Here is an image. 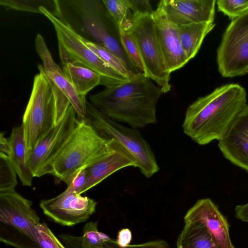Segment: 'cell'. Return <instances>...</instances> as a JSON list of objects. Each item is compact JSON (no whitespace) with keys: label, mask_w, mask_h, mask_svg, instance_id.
<instances>
[{"label":"cell","mask_w":248,"mask_h":248,"mask_svg":"<svg viewBox=\"0 0 248 248\" xmlns=\"http://www.w3.org/2000/svg\"><path fill=\"white\" fill-rule=\"evenodd\" d=\"M17 174L9 157L0 154V192L15 190Z\"/></svg>","instance_id":"obj_28"},{"label":"cell","mask_w":248,"mask_h":248,"mask_svg":"<svg viewBox=\"0 0 248 248\" xmlns=\"http://www.w3.org/2000/svg\"><path fill=\"white\" fill-rule=\"evenodd\" d=\"M103 248H171L168 243L163 240L148 241L136 245H129L125 247H120L115 240L111 239L106 243Z\"/></svg>","instance_id":"obj_32"},{"label":"cell","mask_w":248,"mask_h":248,"mask_svg":"<svg viewBox=\"0 0 248 248\" xmlns=\"http://www.w3.org/2000/svg\"><path fill=\"white\" fill-rule=\"evenodd\" d=\"M55 16L85 40L102 46L133 71L121 45L119 29L103 0H56Z\"/></svg>","instance_id":"obj_3"},{"label":"cell","mask_w":248,"mask_h":248,"mask_svg":"<svg viewBox=\"0 0 248 248\" xmlns=\"http://www.w3.org/2000/svg\"><path fill=\"white\" fill-rule=\"evenodd\" d=\"M218 10L231 20L248 11V0H217Z\"/></svg>","instance_id":"obj_29"},{"label":"cell","mask_w":248,"mask_h":248,"mask_svg":"<svg viewBox=\"0 0 248 248\" xmlns=\"http://www.w3.org/2000/svg\"><path fill=\"white\" fill-rule=\"evenodd\" d=\"M97 203L67 187L57 196L41 200L39 205L44 214L55 222L72 226L88 220L95 211Z\"/></svg>","instance_id":"obj_11"},{"label":"cell","mask_w":248,"mask_h":248,"mask_svg":"<svg viewBox=\"0 0 248 248\" xmlns=\"http://www.w3.org/2000/svg\"><path fill=\"white\" fill-rule=\"evenodd\" d=\"M86 117L101 136L116 140L129 151L144 176L150 178L158 172L159 167L151 147L137 128L122 125L102 114L88 101Z\"/></svg>","instance_id":"obj_7"},{"label":"cell","mask_w":248,"mask_h":248,"mask_svg":"<svg viewBox=\"0 0 248 248\" xmlns=\"http://www.w3.org/2000/svg\"><path fill=\"white\" fill-rule=\"evenodd\" d=\"M185 224L177 238V248H217L204 225L198 222Z\"/></svg>","instance_id":"obj_22"},{"label":"cell","mask_w":248,"mask_h":248,"mask_svg":"<svg viewBox=\"0 0 248 248\" xmlns=\"http://www.w3.org/2000/svg\"><path fill=\"white\" fill-rule=\"evenodd\" d=\"M40 11L55 29L62 64L71 63L95 71L101 77L100 85L105 87L115 86L129 80L103 61L85 44L80 36L47 9L41 7Z\"/></svg>","instance_id":"obj_5"},{"label":"cell","mask_w":248,"mask_h":248,"mask_svg":"<svg viewBox=\"0 0 248 248\" xmlns=\"http://www.w3.org/2000/svg\"><path fill=\"white\" fill-rule=\"evenodd\" d=\"M216 0H161L158 4L168 19L180 26L214 22Z\"/></svg>","instance_id":"obj_17"},{"label":"cell","mask_w":248,"mask_h":248,"mask_svg":"<svg viewBox=\"0 0 248 248\" xmlns=\"http://www.w3.org/2000/svg\"><path fill=\"white\" fill-rule=\"evenodd\" d=\"M119 29L121 45L131 66L136 73H144L142 61L133 37L128 31Z\"/></svg>","instance_id":"obj_27"},{"label":"cell","mask_w":248,"mask_h":248,"mask_svg":"<svg viewBox=\"0 0 248 248\" xmlns=\"http://www.w3.org/2000/svg\"><path fill=\"white\" fill-rule=\"evenodd\" d=\"M36 241L40 248H67L57 239L45 222L36 227Z\"/></svg>","instance_id":"obj_30"},{"label":"cell","mask_w":248,"mask_h":248,"mask_svg":"<svg viewBox=\"0 0 248 248\" xmlns=\"http://www.w3.org/2000/svg\"><path fill=\"white\" fill-rule=\"evenodd\" d=\"M55 87L43 71H39L35 76L21 124L27 157L40 140L55 125Z\"/></svg>","instance_id":"obj_6"},{"label":"cell","mask_w":248,"mask_h":248,"mask_svg":"<svg viewBox=\"0 0 248 248\" xmlns=\"http://www.w3.org/2000/svg\"><path fill=\"white\" fill-rule=\"evenodd\" d=\"M153 17L158 43L166 65L171 73L183 67L189 61L181 45L178 27L168 19L158 4Z\"/></svg>","instance_id":"obj_14"},{"label":"cell","mask_w":248,"mask_h":248,"mask_svg":"<svg viewBox=\"0 0 248 248\" xmlns=\"http://www.w3.org/2000/svg\"><path fill=\"white\" fill-rule=\"evenodd\" d=\"M85 44L112 69L128 79L137 74L119 57L105 47L81 37Z\"/></svg>","instance_id":"obj_24"},{"label":"cell","mask_w":248,"mask_h":248,"mask_svg":"<svg viewBox=\"0 0 248 248\" xmlns=\"http://www.w3.org/2000/svg\"><path fill=\"white\" fill-rule=\"evenodd\" d=\"M132 14V18L145 15H153V9L149 0H125Z\"/></svg>","instance_id":"obj_31"},{"label":"cell","mask_w":248,"mask_h":248,"mask_svg":"<svg viewBox=\"0 0 248 248\" xmlns=\"http://www.w3.org/2000/svg\"><path fill=\"white\" fill-rule=\"evenodd\" d=\"M247 104V92L241 85L220 86L187 108L184 132L201 145L219 141Z\"/></svg>","instance_id":"obj_1"},{"label":"cell","mask_w":248,"mask_h":248,"mask_svg":"<svg viewBox=\"0 0 248 248\" xmlns=\"http://www.w3.org/2000/svg\"><path fill=\"white\" fill-rule=\"evenodd\" d=\"M184 222H198L204 225L217 248H234L229 233L226 218L210 199L198 200L184 217Z\"/></svg>","instance_id":"obj_15"},{"label":"cell","mask_w":248,"mask_h":248,"mask_svg":"<svg viewBox=\"0 0 248 248\" xmlns=\"http://www.w3.org/2000/svg\"><path fill=\"white\" fill-rule=\"evenodd\" d=\"M132 240V233L128 228L121 229L118 233L115 241L120 247H125L129 245Z\"/></svg>","instance_id":"obj_34"},{"label":"cell","mask_w":248,"mask_h":248,"mask_svg":"<svg viewBox=\"0 0 248 248\" xmlns=\"http://www.w3.org/2000/svg\"><path fill=\"white\" fill-rule=\"evenodd\" d=\"M162 92L144 73L105 88L89 97L90 103L110 119L143 128L156 123V106Z\"/></svg>","instance_id":"obj_2"},{"label":"cell","mask_w":248,"mask_h":248,"mask_svg":"<svg viewBox=\"0 0 248 248\" xmlns=\"http://www.w3.org/2000/svg\"><path fill=\"white\" fill-rule=\"evenodd\" d=\"M80 236L61 234L59 237L67 248H103L106 243L111 239L98 231L96 221L87 222Z\"/></svg>","instance_id":"obj_23"},{"label":"cell","mask_w":248,"mask_h":248,"mask_svg":"<svg viewBox=\"0 0 248 248\" xmlns=\"http://www.w3.org/2000/svg\"><path fill=\"white\" fill-rule=\"evenodd\" d=\"M111 17L119 29L128 30L132 24V15L125 0H103Z\"/></svg>","instance_id":"obj_26"},{"label":"cell","mask_w":248,"mask_h":248,"mask_svg":"<svg viewBox=\"0 0 248 248\" xmlns=\"http://www.w3.org/2000/svg\"><path fill=\"white\" fill-rule=\"evenodd\" d=\"M0 4L6 10H14L42 14L40 8L44 7L54 15L57 13L56 0H0Z\"/></svg>","instance_id":"obj_25"},{"label":"cell","mask_w":248,"mask_h":248,"mask_svg":"<svg viewBox=\"0 0 248 248\" xmlns=\"http://www.w3.org/2000/svg\"><path fill=\"white\" fill-rule=\"evenodd\" d=\"M235 217L242 221L248 222V202L238 205L235 208Z\"/></svg>","instance_id":"obj_35"},{"label":"cell","mask_w":248,"mask_h":248,"mask_svg":"<svg viewBox=\"0 0 248 248\" xmlns=\"http://www.w3.org/2000/svg\"><path fill=\"white\" fill-rule=\"evenodd\" d=\"M86 166L79 170L73 176L70 184L67 187L78 194L81 195L88 178Z\"/></svg>","instance_id":"obj_33"},{"label":"cell","mask_w":248,"mask_h":248,"mask_svg":"<svg viewBox=\"0 0 248 248\" xmlns=\"http://www.w3.org/2000/svg\"><path fill=\"white\" fill-rule=\"evenodd\" d=\"M11 152L10 143L9 138L4 136L2 132L0 135V154L9 157Z\"/></svg>","instance_id":"obj_36"},{"label":"cell","mask_w":248,"mask_h":248,"mask_svg":"<svg viewBox=\"0 0 248 248\" xmlns=\"http://www.w3.org/2000/svg\"><path fill=\"white\" fill-rule=\"evenodd\" d=\"M10 160L23 186H30L34 177L27 164V155L23 127H14L9 138Z\"/></svg>","instance_id":"obj_19"},{"label":"cell","mask_w":248,"mask_h":248,"mask_svg":"<svg viewBox=\"0 0 248 248\" xmlns=\"http://www.w3.org/2000/svg\"><path fill=\"white\" fill-rule=\"evenodd\" d=\"M218 147L224 156L248 171V104L236 117Z\"/></svg>","instance_id":"obj_18"},{"label":"cell","mask_w":248,"mask_h":248,"mask_svg":"<svg viewBox=\"0 0 248 248\" xmlns=\"http://www.w3.org/2000/svg\"><path fill=\"white\" fill-rule=\"evenodd\" d=\"M77 120L70 105L59 123L38 142L27 157V164L34 177L49 174L52 162L71 135Z\"/></svg>","instance_id":"obj_10"},{"label":"cell","mask_w":248,"mask_h":248,"mask_svg":"<svg viewBox=\"0 0 248 248\" xmlns=\"http://www.w3.org/2000/svg\"><path fill=\"white\" fill-rule=\"evenodd\" d=\"M0 221L15 229L38 248L36 229L40 218L32 207L31 201L15 189L0 192Z\"/></svg>","instance_id":"obj_12"},{"label":"cell","mask_w":248,"mask_h":248,"mask_svg":"<svg viewBox=\"0 0 248 248\" xmlns=\"http://www.w3.org/2000/svg\"><path fill=\"white\" fill-rule=\"evenodd\" d=\"M35 48L42 62L38 65L47 78L62 91L73 107L78 119L86 117L87 100L85 96L79 95L67 80L62 70L54 62L43 36L37 34L35 39Z\"/></svg>","instance_id":"obj_16"},{"label":"cell","mask_w":248,"mask_h":248,"mask_svg":"<svg viewBox=\"0 0 248 248\" xmlns=\"http://www.w3.org/2000/svg\"><path fill=\"white\" fill-rule=\"evenodd\" d=\"M129 166L138 167L136 159L120 142L110 139L105 152L86 166L88 178L81 194L116 171Z\"/></svg>","instance_id":"obj_13"},{"label":"cell","mask_w":248,"mask_h":248,"mask_svg":"<svg viewBox=\"0 0 248 248\" xmlns=\"http://www.w3.org/2000/svg\"><path fill=\"white\" fill-rule=\"evenodd\" d=\"M215 25L211 22L177 26L181 45L189 61L197 55L205 37Z\"/></svg>","instance_id":"obj_20"},{"label":"cell","mask_w":248,"mask_h":248,"mask_svg":"<svg viewBox=\"0 0 248 248\" xmlns=\"http://www.w3.org/2000/svg\"><path fill=\"white\" fill-rule=\"evenodd\" d=\"M128 31L138 47L144 74L155 82L163 93L170 90V73L163 58L156 36L153 15L132 18Z\"/></svg>","instance_id":"obj_8"},{"label":"cell","mask_w":248,"mask_h":248,"mask_svg":"<svg viewBox=\"0 0 248 248\" xmlns=\"http://www.w3.org/2000/svg\"><path fill=\"white\" fill-rule=\"evenodd\" d=\"M62 65V71L67 80L80 95H86L101 84L100 76L88 68L66 63Z\"/></svg>","instance_id":"obj_21"},{"label":"cell","mask_w":248,"mask_h":248,"mask_svg":"<svg viewBox=\"0 0 248 248\" xmlns=\"http://www.w3.org/2000/svg\"><path fill=\"white\" fill-rule=\"evenodd\" d=\"M217 63L223 77L248 74V11L231 20L217 49Z\"/></svg>","instance_id":"obj_9"},{"label":"cell","mask_w":248,"mask_h":248,"mask_svg":"<svg viewBox=\"0 0 248 248\" xmlns=\"http://www.w3.org/2000/svg\"><path fill=\"white\" fill-rule=\"evenodd\" d=\"M109 141L98 134L87 117L78 119L71 135L52 162L49 174L68 186L76 173L100 156Z\"/></svg>","instance_id":"obj_4"}]
</instances>
